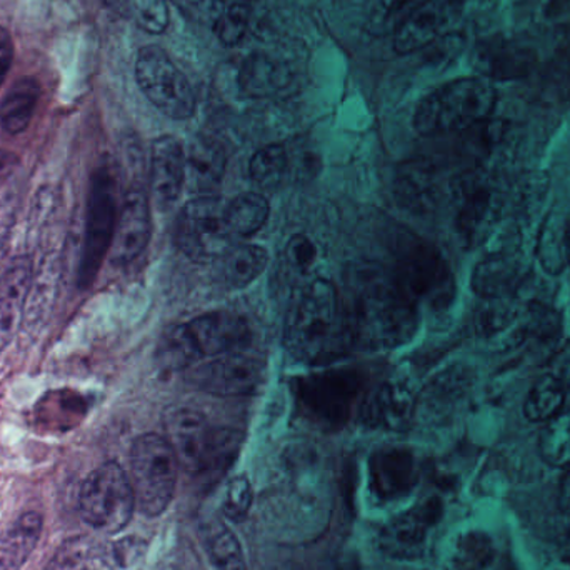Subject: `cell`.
Instances as JSON below:
<instances>
[{"instance_id":"38","label":"cell","mask_w":570,"mask_h":570,"mask_svg":"<svg viewBox=\"0 0 570 570\" xmlns=\"http://www.w3.org/2000/svg\"><path fill=\"white\" fill-rule=\"evenodd\" d=\"M541 458L552 468L570 465V412L556 415L539 438Z\"/></svg>"},{"instance_id":"11","label":"cell","mask_w":570,"mask_h":570,"mask_svg":"<svg viewBox=\"0 0 570 570\" xmlns=\"http://www.w3.org/2000/svg\"><path fill=\"white\" fill-rule=\"evenodd\" d=\"M236 234L227 219V204L217 196H197L180 210L176 244L189 259L216 261L234 246Z\"/></svg>"},{"instance_id":"49","label":"cell","mask_w":570,"mask_h":570,"mask_svg":"<svg viewBox=\"0 0 570 570\" xmlns=\"http://www.w3.org/2000/svg\"><path fill=\"white\" fill-rule=\"evenodd\" d=\"M566 256H568V267H570V220H566Z\"/></svg>"},{"instance_id":"6","label":"cell","mask_w":570,"mask_h":570,"mask_svg":"<svg viewBox=\"0 0 570 570\" xmlns=\"http://www.w3.org/2000/svg\"><path fill=\"white\" fill-rule=\"evenodd\" d=\"M120 204L119 174L109 159L102 160L90 177L82 249L77 264V285L80 288H89L94 284L112 249Z\"/></svg>"},{"instance_id":"13","label":"cell","mask_w":570,"mask_h":570,"mask_svg":"<svg viewBox=\"0 0 570 570\" xmlns=\"http://www.w3.org/2000/svg\"><path fill=\"white\" fill-rule=\"evenodd\" d=\"M358 381L354 372L331 371L312 375L298 385L297 399L305 417L324 428L347 421L357 401Z\"/></svg>"},{"instance_id":"7","label":"cell","mask_w":570,"mask_h":570,"mask_svg":"<svg viewBox=\"0 0 570 570\" xmlns=\"http://www.w3.org/2000/svg\"><path fill=\"white\" fill-rule=\"evenodd\" d=\"M392 277L421 314H442L454 302L455 281L451 266L438 247L424 240L402 247Z\"/></svg>"},{"instance_id":"9","label":"cell","mask_w":570,"mask_h":570,"mask_svg":"<svg viewBox=\"0 0 570 570\" xmlns=\"http://www.w3.org/2000/svg\"><path fill=\"white\" fill-rule=\"evenodd\" d=\"M136 505L146 518H159L173 504L179 475V459L167 438L144 434L130 449Z\"/></svg>"},{"instance_id":"24","label":"cell","mask_w":570,"mask_h":570,"mask_svg":"<svg viewBox=\"0 0 570 570\" xmlns=\"http://www.w3.org/2000/svg\"><path fill=\"white\" fill-rule=\"evenodd\" d=\"M474 63L484 79L515 80L531 72L535 53L519 40L491 37L475 47Z\"/></svg>"},{"instance_id":"12","label":"cell","mask_w":570,"mask_h":570,"mask_svg":"<svg viewBox=\"0 0 570 570\" xmlns=\"http://www.w3.org/2000/svg\"><path fill=\"white\" fill-rule=\"evenodd\" d=\"M136 79L144 96L170 119L186 120L196 112V94L183 70L159 46L139 50Z\"/></svg>"},{"instance_id":"35","label":"cell","mask_w":570,"mask_h":570,"mask_svg":"<svg viewBox=\"0 0 570 570\" xmlns=\"http://www.w3.org/2000/svg\"><path fill=\"white\" fill-rule=\"evenodd\" d=\"M564 385L561 384L554 374L544 375L539 379L524 402L525 417L531 422H549L559 415L566 402Z\"/></svg>"},{"instance_id":"31","label":"cell","mask_w":570,"mask_h":570,"mask_svg":"<svg viewBox=\"0 0 570 570\" xmlns=\"http://www.w3.org/2000/svg\"><path fill=\"white\" fill-rule=\"evenodd\" d=\"M494 556V541L488 532L468 531L455 539L442 570H489Z\"/></svg>"},{"instance_id":"27","label":"cell","mask_w":570,"mask_h":570,"mask_svg":"<svg viewBox=\"0 0 570 570\" xmlns=\"http://www.w3.org/2000/svg\"><path fill=\"white\" fill-rule=\"evenodd\" d=\"M224 147L209 137H197L186 149V184L197 196H213L226 174Z\"/></svg>"},{"instance_id":"39","label":"cell","mask_w":570,"mask_h":570,"mask_svg":"<svg viewBox=\"0 0 570 570\" xmlns=\"http://www.w3.org/2000/svg\"><path fill=\"white\" fill-rule=\"evenodd\" d=\"M80 399L69 392H53L37 404V419L50 428L69 429L79 417Z\"/></svg>"},{"instance_id":"1","label":"cell","mask_w":570,"mask_h":570,"mask_svg":"<svg viewBox=\"0 0 570 570\" xmlns=\"http://www.w3.org/2000/svg\"><path fill=\"white\" fill-rule=\"evenodd\" d=\"M344 307L352 344L367 351L407 344L421 322V312L402 294L394 277L371 267L355 271Z\"/></svg>"},{"instance_id":"21","label":"cell","mask_w":570,"mask_h":570,"mask_svg":"<svg viewBox=\"0 0 570 570\" xmlns=\"http://www.w3.org/2000/svg\"><path fill=\"white\" fill-rule=\"evenodd\" d=\"M438 499L424 502L419 508L392 519L381 532V548L395 559H414L424 549L428 531L441 518Z\"/></svg>"},{"instance_id":"3","label":"cell","mask_w":570,"mask_h":570,"mask_svg":"<svg viewBox=\"0 0 570 570\" xmlns=\"http://www.w3.org/2000/svg\"><path fill=\"white\" fill-rule=\"evenodd\" d=\"M250 337V325L243 315L209 312L177 325L163 338L159 364L164 371H183L207 358L243 351Z\"/></svg>"},{"instance_id":"26","label":"cell","mask_w":570,"mask_h":570,"mask_svg":"<svg viewBox=\"0 0 570 570\" xmlns=\"http://www.w3.org/2000/svg\"><path fill=\"white\" fill-rule=\"evenodd\" d=\"M415 402L417 395L405 379H391L368 399L365 419L379 428L402 432L414 422Z\"/></svg>"},{"instance_id":"50","label":"cell","mask_w":570,"mask_h":570,"mask_svg":"<svg viewBox=\"0 0 570 570\" xmlns=\"http://www.w3.org/2000/svg\"><path fill=\"white\" fill-rule=\"evenodd\" d=\"M220 2L224 3V6H233V3L240 2V0H220Z\"/></svg>"},{"instance_id":"36","label":"cell","mask_w":570,"mask_h":570,"mask_svg":"<svg viewBox=\"0 0 570 570\" xmlns=\"http://www.w3.org/2000/svg\"><path fill=\"white\" fill-rule=\"evenodd\" d=\"M291 154L283 144H271L254 154L249 174L254 183L263 189H277L291 174Z\"/></svg>"},{"instance_id":"2","label":"cell","mask_w":570,"mask_h":570,"mask_svg":"<svg viewBox=\"0 0 570 570\" xmlns=\"http://www.w3.org/2000/svg\"><path fill=\"white\" fill-rule=\"evenodd\" d=\"M285 345L304 364H328L352 345L344 301L325 279L301 288L285 322Z\"/></svg>"},{"instance_id":"30","label":"cell","mask_w":570,"mask_h":570,"mask_svg":"<svg viewBox=\"0 0 570 570\" xmlns=\"http://www.w3.org/2000/svg\"><path fill=\"white\" fill-rule=\"evenodd\" d=\"M42 532V518L27 512L0 535V570H20L36 549Z\"/></svg>"},{"instance_id":"33","label":"cell","mask_w":570,"mask_h":570,"mask_svg":"<svg viewBox=\"0 0 570 570\" xmlns=\"http://www.w3.org/2000/svg\"><path fill=\"white\" fill-rule=\"evenodd\" d=\"M271 207L263 194L246 193L227 204V219L236 237L253 236L266 226Z\"/></svg>"},{"instance_id":"48","label":"cell","mask_w":570,"mask_h":570,"mask_svg":"<svg viewBox=\"0 0 570 570\" xmlns=\"http://www.w3.org/2000/svg\"><path fill=\"white\" fill-rule=\"evenodd\" d=\"M556 377H558L559 381H561V384L564 385L566 392H570V357L561 365Z\"/></svg>"},{"instance_id":"29","label":"cell","mask_w":570,"mask_h":570,"mask_svg":"<svg viewBox=\"0 0 570 570\" xmlns=\"http://www.w3.org/2000/svg\"><path fill=\"white\" fill-rule=\"evenodd\" d=\"M40 100V83L33 77H20L0 100V126L10 136L29 129Z\"/></svg>"},{"instance_id":"25","label":"cell","mask_w":570,"mask_h":570,"mask_svg":"<svg viewBox=\"0 0 570 570\" xmlns=\"http://www.w3.org/2000/svg\"><path fill=\"white\" fill-rule=\"evenodd\" d=\"M524 281V264L518 250H489L488 256L474 267L471 287L479 297H512Z\"/></svg>"},{"instance_id":"46","label":"cell","mask_w":570,"mask_h":570,"mask_svg":"<svg viewBox=\"0 0 570 570\" xmlns=\"http://www.w3.org/2000/svg\"><path fill=\"white\" fill-rule=\"evenodd\" d=\"M13 166H16V157L7 150H0V190L6 187V180L12 174Z\"/></svg>"},{"instance_id":"17","label":"cell","mask_w":570,"mask_h":570,"mask_svg":"<svg viewBox=\"0 0 570 570\" xmlns=\"http://www.w3.org/2000/svg\"><path fill=\"white\" fill-rule=\"evenodd\" d=\"M462 7L464 0H428L421 3L395 29V52H415L434 42L459 19Z\"/></svg>"},{"instance_id":"45","label":"cell","mask_w":570,"mask_h":570,"mask_svg":"<svg viewBox=\"0 0 570 570\" xmlns=\"http://www.w3.org/2000/svg\"><path fill=\"white\" fill-rule=\"evenodd\" d=\"M13 62V39L6 27L0 26V86L9 76Z\"/></svg>"},{"instance_id":"51","label":"cell","mask_w":570,"mask_h":570,"mask_svg":"<svg viewBox=\"0 0 570 570\" xmlns=\"http://www.w3.org/2000/svg\"><path fill=\"white\" fill-rule=\"evenodd\" d=\"M551 570H570V566H556V568Z\"/></svg>"},{"instance_id":"18","label":"cell","mask_w":570,"mask_h":570,"mask_svg":"<svg viewBox=\"0 0 570 570\" xmlns=\"http://www.w3.org/2000/svg\"><path fill=\"white\" fill-rule=\"evenodd\" d=\"M399 206L414 216H431L445 197V183L434 164L424 159L407 160L394 179Z\"/></svg>"},{"instance_id":"22","label":"cell","mask_w":570,"mask_h":570,"mask_svg":"<svg viewBox=\"0 0 570 570\" xmlns=\"http://www.w3.org/2000/svg\"><path fill=\"white\" fill-rule=\"evenodd\" d=\"M33 261L27 254L13 257L0 276V354L22 331Z\"/></svg>"},{"instance_id":"43","label":"cell","mask_w":570,"mask_h":570,"mask_svg":"<svg viewBox=\"0 0 570 570\" xmlns=\"http://www.w3.org/2000/svg\"><path fill=\"white\" fill-rule=\"evenodd\" d=\"M132 6L140 29L149 33L166 32L170 20L166 0H132Z\"/></svg>"},{"instance_id":"8","label":"cell","mask_w":570,"mask_h":570,"mask_svg":"<svg viewBox=\"0 0 570 570\" xmlns=\"http://www.w3.org/2000/svg\"><path fill=\"white\" fill-rule=\"evenodd\" d=\"M455 230L465 247L488 243L501 224L505 194L498 179L485 169H472L451 183Z\"/></svg>"},{"instance_id":"28","label":"cell","mask_w":570,"mask_h":570,"mask_svg":"<svg viewBox=\"0 0 570 570\" xmlns=\"http://www.w3.org/2000/svg\"><path fill=\"white\" fill-rule=\"evenodd\" d=\"M269 264V254L254 244L230 246L214 261V279L220 287L236 291L253 284Z\"/></svg>"},{"instance_id":"41","label":"cell","mask_w":570,"mask_h":570,"mask_svg":"<svg viewBox=\"0 0 570 570\" xmlns=\"http://www.w3.org/2000/svg\"><path fill=\"white\" fill-rule=\"evenodd\" d=\"M250 10L244 2L226 7V12L217 19L216 33L224 46L234 47L244 39L249 29Z\"/></svg>"},{"instance_id":"23","label":"cell","mask_w":570,"mask_h":570,"mask_svg":"<svg viewBox=\"0 0 570 570\" xmlns=\"http://www.w3.org/2000/svg\"><path fill=\"white\" fill-rule=\"evenodd\" d=\"M478 332L491 347L511 351L528 341V311L511 297L488 298L478 315Z\"/></svg>"},{"instance_id":"32","label":"cell","mask_w":570,"mask_h":570,"mask_svg":"<svg viewBox=\"0 0 570 570\" xmlns=\"http://www.w3.org/2000/svg\"><path fill=\"white\" fill-rule=\"evenodd\" d=\"M204 549L217 570H247L243 546L224 522L210 521L203 529Z\"/></svg>"},{"instance_id":"10","label":"cell","mask_w":570,"mask_h":570,"mask_svg":"<svg viewBox=\"0 0 570 570\" xmlns=\"http://www.w3.org/2000/svg\"><path fill=\"white\" fill-rule=\"evenodd\" d=\"M136 508L132 482L117 462L99 465L80 488V515L96 531L107 534L124 531Z\"/></svg>"},{"instance_id":"16","label":"cell","mask_w":570,"mask_h":570,"mask_svg":"<svg viewBox=\"0 0 570 570\" xmlns=\"http://www.w3.org/2000/svg\"><path fill=\"white\" fill-rule=\"evenodd\" d=\"M153 236L150 203L142 187L132 186L124 194L119 223L114 236L110 259L114 266L126 267L146 253Z\"/></svg>"},{"instance_id":"14","label":"cell","mask_w":570,"mask_h":570,"mask_svg":"<svg viewBox=\"0 0 570 570\" xmlns=\"http://www.w3.org/2000/svg\"><path fill=\"white\" fill-rule=\"evenodd\" d=\"M264 379L266 364L243 351L210 358L190 372V381L196 387L220 397L254 394L259 391Z\"/></svg>"},{"instance_id":"15","label":"cell","mask_w":570,"mask_h":570,"mask_svg":"<svg viewBox=\"0 0 570 570\" xmlns=\"http://www.w3.org/2000/svg\"><path fill=\"white\" fill-rule=\"evenodd\" d=\"M62 271V246H59V237L52 236L49 244L43 246L37 264H33L22 331H20V334L27 335V338H36L49 322L59 297Z\"/></svg>"},{"instance_id":"44","label":"cell","mask_w":570,"mask_h":570,"mask_svg":"<svg viewBox=\"0 0 570 570\" xmlns=\"http://www.w3.org/2000/svg\"><path fill=\"white\" fill-rule=\"evenodd\" d=\"M16 204V190L3 187L0 190V247L3 246L10 229H12Z\"/></svg>"},{"instance_id":"4","label":"cell","mask_w":570,"mask_h":570,"mask_svg":"<svg viewBox=\"0 0 570 570\" xmlns=\"http://www.w3.org/2000/svg\"><path fill=\"white\" fill-rule=\"evenodd\" d=\"M166 428L179 465L206 482L217 481L230 468L243 444L239 432L213 428L200 412L189 407L173 409Z\"/></svg>"},{"instance_id":"34","label":"cell","mask_w":570,"mask_h":570,"mask_svg":"<svg viewBox=\"0 0 570 570\" xmlns=\"http://www.w3.org/2000/svg\"><path fill=\"white\" fill-rule=\"evenodd\" d=\"M538 259L542 269L551 276H561L568 269L566 256V220L551 213L542 224L538 237Z\"/></svg>"},{"instance_id":"40","label":"cell","mask_w":570,"mask_h":570,"mask_svg":"<svg viewBox=\"0 0 570 570\" xmlns=\"http://www.w3.org/2000/svg\"><path fill=\"white\" fill-rule=\"evenodd\" d=\"M317 246L305 234H294L285 244L283 266L294 279L301 281L304 277L311 276L312 271L317 267Z\"/></svg>"},{"instance_id":"5","label":"cell","mask_w":570,"mask_h":570,"mask_svg":"<svg viewBox=\"0 0 570 570\" xmlns=\"http://www.w3.org/2000/svg\"><path fill=\"white\" fill-rule=\"evenodd\" d=\"M498 102L491 80L465 77L429 94L419 104L414 127L422 136L461 132L485 122Z\"/></svg>"},{"instance_id":"47","label":"cell","mask_w":570,"mask_h":570,"mask_svg":"<svg viewBox=\"0 0 570 570\" xmlns=\"http://www.w3.org/2000/svg\"><path fill=\"white\" fill-rule=\"evenodd\" d=\"M562 478L561 488H559V508L564 514L570 515V465Z\"/></svg>"},{"instance_id":"42","label":"cell","mask_w":570,"mask_h":570,"mask_svg":"<svg viewBox=\"0 0 570 570\" xmlns=\"http://www.w3.org/2000/svg\"><path fill=\"white\" fill-rule=\"evenodd\" d=\"M254 491L246 475H237L227 485L223 499V514L229 521L243 522L253 508Z\"/></svg>"},{"instance_id":"19","label":"cell","mask_w":570,"mask_h":570,"mask_svg":"<svg viewBox=\"0 0 570 570\" xmlns=\"http://www.w3.org/2000/svg\"><path fill=\"white\" fill-rule=\"evenodd\" d=\"M186 186V147L177 137L163 136L154 140L150 153V193L157 209L176 204Z\"/></svg>"},{"instance_id":"37","label":"cell","mask_w":570,"mask_h":570,"mask_svg":"<svg viewBox=\"0 0 570 570\" xmlns=\"http://www.w3.org/2000/svg\"><path fill=\"white\" fill-rule=\"evenodd\" d=\"M240 83L250 96H271V94L284 89L287 83V72H284L283 67L277 66L267 57L256 56L244 63Z\"/></svg>"},{"instance_id":"20","label":"cell","mask_w":570,"mask_h":570,"mask_svg":"<svg viewBox=\"0 0 570 570\" xmlns=\"http://www.w3.org/2000/svg\"><path fill=\"white\" fill-rule=\"evenodd\" d=\"M471 368L455 364L439 372L417 394L415 419L424 421H442L454 414L469 399L472 391Z\"/></svg>"}]
</instances>
